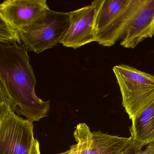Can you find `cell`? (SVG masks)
Wrapping results in <instances>:
<instances>
[{
  "mask_svg": "<svg viewBox=\"0 0 154 154\" xmlns=\"http://www.w3.org/2000/svg\"><path fill=\"white\" fill-rule=\"evenodd\" d=\"M141 150H142L141 149L139 148L136 146L132 141L129 147L123 153V154H135V153Z\"/></svg>",
  "mask_w": 154,
  "mask_h": 154,
  "instance_id": "obj_15",
  "label": "cell"
},
{
  "mask_svg": "<svg viewBox=\"0 0 154 154\" xmlns=\"http://www.w3.org/2000/svg\"><path fill=\"white\" fill-rule=\"evenodd\" d=\"M33 122L12 111L0 100V154H30L35 141Z\"/></svg>",
  "mask_w": 154,
  "mask_h": 154,
  "instance_id": "obj_4",
  "label": "cell"
},
{
  "mask_svg": "<svg viewBox=\"0 0 154 154\" xmlns=\"http://www.w3.org/2000/svg\"><path fill=\"white\" fill-rule=\"evenodd\" d=\"M112 70L122 106L132 121L154 103V76L127 65L115 66Z\"/></svg>",
  "mask_w": 154,
  "mask_h": 154,
  "instance_id": "obj_2",
  "label": "cell"
},
{
  "mask_svg": "<svg viewBox=\"0 0 154 154\" xmlns=\"http://www.w3.org/2000/svg\"><path fill=\"white\" fill-rule=\"evenodd\" d=\"M36 80L23 44L0 45V95L12 111L32 122L47 117L50 101L38 97Z\"/></svg>",
  "mask_w": 154,
  "mask_h": 154,
  "instance_id": "obj_1",
  "label": "cell"
},
{
  "mask_svg": "<svg viewBox=\"0 0 154 154\" xmlns=\"http://www.w3.org/2000/svg\"><path fill=\"white\" fill-rule=\"evenodd\" d=\"M131 121L130 137L136 146L142 149L154 141V103Z\"/></svg>",
  "mask_w": 154,
  "mask_h": 154,
  "instance_id": "obj_9",
  "label": "cell"
},
{
  "mask_svg": "<svg viewBox=\"0 0 154 154\" xmlns=\"http://www.w3.org/2000/svg\"><path fill=\"white\" fill-rule=\"evenodd\" d=\"M127 2L128 0H103L95 21L96 34L112 20Z\"/></svg>",
  "mask_w": 154,
  "mask_h": 154,
  "instance_id": "obj_11",
  "label": "cell"
},
{
  "mask_svg": "<svg viewBox=\"0 0 154 154\" xmlns=\"http://www.w3.org/2000/svg\"><path fill=\"white\" fill-rule=\"evenodd\" d=\"M132 142L131 138L113 136L101 131H93L89 154H123Z\"/></svg>",
  "mask_w": 154,
  "mask_h": 154,
  "instance_id": "obj_10",
  "label": "cell"
},
{
  "mask_svg": "<svg viewBox=\"0 0 154 154\" xmlns=\"http://www.w3.org/2000/svg\"><path fill=\"white\" fill-rule=\"evenodd\" d=\"M49 8L46 0H6L0 5V17L20 31Z\"/></svg>",
  "mask_w": 154,
  "mask_h": 154,
  "instance_id": "obj_6",
  "label": "cell"
},
{
  "mask_svg": "<svg viewBox=\"0 0 154 154\" xmlns=\"http://www.w3.org/2000/svg\"><path fill=\"white\" fill-rule=\"evenodd\" d=\"M102 2L96 0L88 6L68 12L71 25L60 44L75 49L96 41L95 21Z\"/></svg>",
  "mask_w": 154,
  "mask_h": 154,
  "instance_id": "obj_5",
  "label": "cell"
},
{
  "mask_svg": "<svg viewBox=\"0 0 154 154\" xmlns=\"http://www.w3.org/2000/svg\"><path fill=\"white\" fill-rule=\"evenodd\" d=\"M0 42L2 45H22L20 32L13 25L0 17Z\"/></svg>",
  "mask_w": 154,
  "mask_h": 154,
  "instance_id": "obj_13",
  "label": "cell"
},
{
  "mask_svg": "<svg viewBox=\"0 0 154 154\" xmlns=\"http://www.w3.org/2000/svg\"><path fill=\"white\" fill-rule=\"evenodd\" d=\"M58 154H78V146L77 144L72 145L67 151Z\"/></svg>",
  "mask_w": 154,
  "mask_h": 154,
  "instance_id": "obj_17",
  "label": "cell"
},
{
  "mask_svg": "<svg viewBox=\"0 0 154 154\" xmlns=\"http://www.w3.org/2000/svg\"><path fill=\"white\" fill-rule=\"evenodd\" d=\"M154 35V0H143L122 38L120 45L134 48L146 38Z\"/></svg>",
  "mask_w": 154,
  "mask_h": 154,
  "instance_id": "obj_7",
  "label": "cell"
},
{
  "mask_svg": "<svg viewBox=\"0 0 154 154\" xmlns=\"http://www.w3.org/2000/svg\"><path fill=\"white\" fill-rule=\"evenodd\" d=\"M74 137L78 146V154H89L92 142V132L85 123H80L76 126Z\"/></svg>",
  "mask_w": 154,
  "mask_h": 154,
  "instance_id": "obj_12",
  "label": "cell"
},
{
  "mask_svg": "<svg viewBox=\"0 0 154 154\" xmlns=\"http://www.w3.org/2000/svg\"><path fill=\"white\" fill-rule=\"evenodd\" d=\"M143 0H128L126 4L111 21L96 34V42L104 47L112 46L122 38Z\"/></svg>",
  "mask_w": 154,
  "mask_h": 154,
  "instance_id": "obj_8",
  "label": "cell"
},
{
  "mask_svg": "<svg viewBox=\"0 0 154 154\" xmlns=\"http://www.w3.org/2000/svg\"><path fill=\"white\" fill-rule=\"evenodd\" d=\"M135 154H154V141L147 145L144 150H141Z\"/></svg>",
  "mask_w": 154,
  "mask_h": 154,
  "instance_id": "obj_14",
  "label": "cell"
},
{
  "mask_svg": "<svg viewBox=\"0 0 154 154\" xmlns=\"http://www.w3.org/2000/svg\"><path fill=\"white\" fill-rule=\"evenodd\" d=\"M30 154H41L39 142L36 139H35Z\"/></svg>",
  "mask_w": 154,
  "mask_h": 154,
  "instance_id": "obj_16",
  "label": "cell"
},
{
  "mask_svg": "<svg viewBox=\"0 0 154 154\" xmlns=\"http://www.w3.org/2000/svg\"><path fill=\"white\" fill-rule=\"evenodd\" d=\"M71 25L68 13L48 9L35 22L20 32L27 50L37 54L61 43Z\"/></svg>",
  "mask_w": 154,
  "mask_h": 154,
  "instance_id": "obj_3",
  "label": "cell"
}]
</instances>
